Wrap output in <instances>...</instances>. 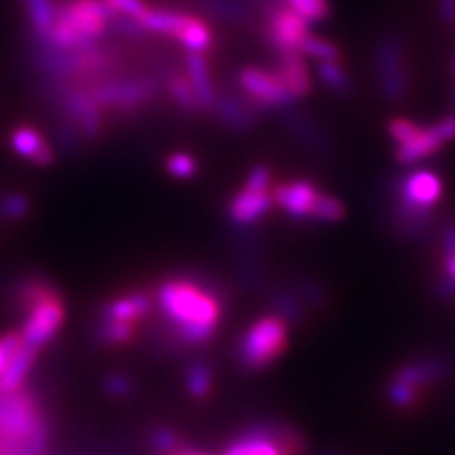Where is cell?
Wrapping results in <instances>:
<instances>
[{"mask_svg": "<svg viewBox=\"0 0 455 455\" xmlns=\"http://www.w3.org/2000/svg\"><path fill=\"white\" fill-rule=\"evenodd\" d=\"M162 319L175 346H205L217 334L226 292L207 274H180L164 279L154 292Z\"/></svg>", "mask_w": 455, "mask_h": 455, "instance_id": "6da1fadb", "label": "cell"}, {"mask_svg": "<svg viewBox=\"0 0 455 455\" xmlns=\"http://www.w3.org/2000/svg\"><path fill=\"white\" fill-rule=\"evenodd\" d=\"M12 294L25 315L20 331L23 344L33 349L50 344L65 323V302L57 284L46 275L31 274L13 281Z\"/></svg>", "mask_w": 455, "mask_h": 455, "instance_id": "7a4b0ae2", "label": "cell"}, {"mask_svg": "<svg viewBox=\"0 0 455 455\" xmlns=\"http://www.w3.org/2000/svg\"><path fill=\"white\" fill-rule=\"evenodd\" d=\"M289 323L275 313L254 319L241 334L235 355L247 372H264L289 349Z\"/></svg>", "mask_w": 455, "mask_h": 455, "instance_id": "3957f363", "label": "cell"}, {"mask_svg": "<svg viewBox=\"0 0 455 455\" xmlns=\"http://www.w3.org/2000/svg\"><path fill=\"white\" fill-rule=\"evenodd\" d=\"M222 455H306V440L287 423H260L230 440Z\"/></svg>", "mask_w": 455, "mask_h": 455, "instance_id": "277c9868", "label": "cell"}, {"mask_svg": "<svg viewBox=\"0 0 455 455\" xmlns=\"http://www.w3.org/2000/svg\"><path fill=\"white\" fill-rule=\"evenodd\" d=\"M97 105L118 112H137L147 107L160 90V80L154 75L137 76H101L88 85Z\"/></svg>", "mask_w": 455, "mask_h": 455, "instance_id": "5b68a950", "label": "cell"}, {"mask_svg": "<svg viewBox=\"0 0 455 455\" xmlns=\"http://www.w3.org/2000/svg\"><path fill=\"white\" fill-rule=\"evenodd\" d=\"M443 196V180L433 171H414L401 184V205L398 217L406 228H425L429 209Z\"/></svg>", "mask_w": 455, "mask_h": 455, "instance_id": "8992f818", "label": "cell"}, {"mask_svg": "<svg viewBox=\"0 0 455 455\" xmlns=\"http://www.w3.org/2000/svg\"><path fill=\"white\" fill-rule=\"evenodd\" d=\"M239 93L243 95L252 108L259 110H284L294 107L296 99L284 88L275 70L260 67H245L237 73Z\"/></svg>", "mask_w": 455, "mask_h": 455, "instance_id": "52a82bcc", "label": "cell"}, {"mask_svg": "<svg viewBox=\"0 0 455 455\" xmlns=\"http://www.w3.org/2000/svg\"><path fill=\"white\" fill-rule=\"evenodd\" d=\"M266 40L275 53L298 52L309 35V23L287 4L266 6Z\"/></svg>", "mask_w": 455, "mask_h": 455, "instance_id": "ba28073f", "label": "cell"}, {"mask_svg": "<svg viewBox=\"0 0 455 455\" xmlns=\"http://www.w3.org/2000/svg\"><path fill=\"white\" fill-rule=\"evenodd\" d=\"M55 16L65 20L84 38L99 42L108 31L110 10L103 0H55Z\"/></svg>", "mask_w": 455, "mask_h": 455, "instance_id": "9c48e42d", "label": "cell"}, {"mask_svg": "<svg viewBox=\"0 0 455 455\" xmlns=\"http://www.w3.org/2000/svg\"><path fill=\"white\" fill-rule=\"evenodd\" d=\"M453 374V364L444 355L427 353L411 359L393 370L391 378L404 381L406 386L418 389L419 393H427L433 387H440Z\"/></svg>", "mask_w": 455, "mask_h": 455, "instance_id": "30bf717a", "label": "cell"}, {"mask_svg": "<svg viewBox=\"0 0 455 455\" xmlns=\"http://www.w3.org/2000/svg\"><path fill=\"white\" fill-rule=\"evenodd\" d=\"M60 116L73 122L84 139L93 140L103 133V108L97 105L88 88L70 85L60 103Z\"/></svg>", "mask_w": 455, "mask_h": 455, "instance_id": "8fae6325", "label": "cell"}, {"mask_svg": "<svg viewBox=\"0 0 455 455\" xmlns=\"http://www.w3.org/2000/svg\"><path fill=\"white\" fill-rule=\"evenodd\" d=\"M378 76L381 92L393 101L403 99L408 92V76L404 67V48L395 36H387L381 40L378 48Z\"/></svg>", "mask_w": 455, "mask_h": 455, "instance_id": "7c38bea8", "label": "cell"}, {"mask_svg": "<svg viewBox=\"0 0 455 455\" xmlns=\"http://www.w3.org/2000/svg\"><path fill=\"white\" fill-rule=\"evenodd\" d=\"M451 139H455V114L436 125L418 127V132L406 142L396 145V160L401 164H416L443 148L444 142Z\"/></svg>", "mask_w": 455, "mask_h": 455, "instance_id": "4fadbf2b", "label": "cell"}, {"mask_svg": "<svg viewBox=\"0 0 455 455\" xmlns=\"http://www.w3.org/2000/svg\"><path fill=\"white\" fill-rule=\"evenodd\" d=\"M274 205L272 190H252L241 187V190H237L228 202L226 212L235 228H254L274 209Z\"/></svg>", "mask_w": 455, "mask_h": 455, "instance_id": "5bb4252c", "label": "cell"}, {"mask_svg": "<svg viewBox=\"0 0 455 455\" xmlns=\"http://www.w3.org/2000/svg\"><path fill=\"white\" fill-rule=\"evenodd\" d=\"M241 235L235 243V262H237V277L247 291L262 289L264 274H262V241L259 232L252 228H241Z\"/></svg>", "mask_w": 455, "mask_h": 455, "instance_id": "9a60e30c", "label": "cell"}, {"mask_svg": "<svg viewBox=\"0 0 455 455\" xmlns=\"http://www.w3.org/2000/svg\"><path fill=\"white\" fill-rule=\"evenodd\" d=\"M319 194L321 190L317 184L306 179L283 182L272 188L274 204L294 220H309L311 209L315 205Z\"/></svg>", "mask_w": 455, "mask_h": 455, "instance_id": "2e32d148", "label": "cell"}, {"mask_svg": "<svg viewBox=\"0 0 455 455\" xmlns=\"http://www.w3.org/2000/svg\"><path fill=\"white\" fill-rule=\"evenodd\" d=\"M154 294L147 291H133L120 296H114L103 306L101 317L110 321H124L137 324L139 321L147 319L154 309Z\"/></svg>", "mask_w": 455, "mask_h": 455, "instance_id": "e0dca14e", "label": "cell"}, {"mask_svg": "<svg viewBox=\"0 0 455 455\" xmlns=\"http://www.w3.org/2000/svg\"><path fill=\"white\" fill-rule=\"evenodd\" d=\"M212 112H215L222 125L235 133H247L256 125V110L241 93L217 95Z\"/></svg>", "mask_w": 455, "mask_h": 455, "instance_id": "ac0fdd59", "label": "cell"}, {"mask_svg": "<svg viewBox=\"0 0 455 455\" xmlns=\"http://www.w3.org/2000/svg\"><path fill=\"white\" fill-rule=\"evenodd\" d=\"M10 145L21 158L33 162L36 167H50L55 160V150L35 127L20 125L10 135Z\"/></svg>", "mask_w": 455, "mask_h": 455, "instance_id": "d6986e66", "label": "cell"}, {"mask_svg": "<svg viewBox=\"0 0 455 455\" xmlns=\"http://www.w3.org/2000/svg\"><path fill=\"white\" fill-rule=\"evenodd\" d=\"M277 57L279 61H277L275 75L284 84V88L291 92V95L296 99V101L302 97H307L311 93V76L302 53L284 52V53H277Z\"/></svg>", "mask_w": 455, "mask_h": 455, "instance_id": "ffe728a7", "label": "cell"}, {"mask_svg": "<svg viewBox=\"0 0 455 455\" xmlns=\"http://www.w3.org/2000/svg\"><path fill=\"white\" fill-rule=\"evenodd\" d=\"M184 73H187L192 84L199 110L212 112L219 93L215 90V84H212L211 68L204 53H187V70H184Z\"/></svg>", "mask_w": 455, "mask_h": 455, "instance_id": "44dd1931", "label": "cell"}, {"mask_svg": "<svg viewBox=\"0 0 455 455\" xmlns=\"http://www.w3.org/2000/svg\"><path fill=\"white\" fill-rule=\"evenodd\" d=\"M283 120L287 124L291 133L300 137L307 147L315 150H329L332 147L329 135H326L315 122L307 118L300 110H296L294 107L283 110Z\"/></svg>", "mask_w": 455, "mask_h": 455, "instance_id": "7402d4cb", "label": "cell"}, {"mask_svg": "<svg viewBox=\"0 0 455 455\" xmlns=\"http://www.w3.org/2000/svg\"><path fill=\"white\" fill-rule=\"evenodd\" d=\"M173 40L179 42L187 53H205L212 46V31L202 18L187 13Z\"/></svg>", "mask_w": 455, "mask_h": 455, "instance_id": "603a6c76", "label": "cell"}, {"mask_svg": "<svg viewBox=\"0 0 455 455\" xmlns=\"http://www.w3.org/2000/svg\"><path fill=\"white\" fill-rule=\"evenodd\" d=\"M36 353L38 349H33L28 346H21V349L16 353V357L10 361L6 366L3 378H0V391H18L23 387V381L27 379L28 372L36 361Z\"/></svg>", "mask_w": 455, "mask_h": 455, "instance_id": "cb8c5ba5", "label": "cell"}, {"mask_svg": "<svg viewBox=\"0 0 455 455\" xmlns=\"http://www.w3.org/2000/svg\"><path fill=\"white\" fill-rule=\"evenodd\" d=\"M184 18H187V12L169 10V8H148V12L139 21L142 27H145L147 33L173 38L179 31V27L182 25Z\"/></svg>", "mask_w": 455, "mask_h": 455, "instance_id": "d4e9b609", "label": "cell"}, {"mask_svg": "<svg viewBox=\"0 0 455 455\" xmlns=\"http://www.w3.org/2000/svg\"><path fill=\"white\" fill-rule=\"evenodd\" d=\"M383 396L389 403L391 408L398 410V411H414L419 410L423 406L425 395L419 393L418 389L406 386L404 381H398L395 378H387L386 386H383Z\"/></svg>", "mask_w": 455, "mask_h": 455, "instance_id": "484cf974", "label": "cell"}, {"mask_svg": "<svg viewBox=\"0 0 455 455\" xmlns=\"http://www.w3.org/2000/svg\"><path fill=\"white\" fill-rule=\"evenodd\" d=\"M269 302H272L275 315L283 317L289 324L300 323L304 319L306 304L302 302V298L298 296V292L291 287L272 289V294H269Z\"/></svg>", "mask_w": 455, "mask_h": 455, "instance_id": "4316f807", "label": "cell"}, {"mask_svg": "<svg viewBox=\"0 0 455 455\" xmlns=\"http://www.w3.org/2000/svg\"><path fill=\"white\" fill-rule=\"evenodd\" d=\"M137 334V324L124 323V321H110L99 319L95 326V341L99 346H125Z\"/></svg>", "mask_w": 455, "mask_h": 455, "instance_id": "83f0119b", "label": "cell"}, {"mask_svg": "<svg viewBox=\"0 0 455 455\" xmlns=\"http://www.w3.org/2000/svg\"><path fill=\"white\" fill-rule=\"evenodd\" d=\"M199 6L212 18L232 23H247L251 8L245 0H199Z\"/></svg>", "mask_w": 455, "mask_h": 455, "instance_id": "f1b7e54d", "label": "cell"}, {"mask_svg": "<svg viewBox=\"0 0 455 455\" xmlns=\"http://www.w3.org/2000/svg\"><path fill=\"white\" fill-rule=\"evenodd\" d=\"M165 85H167V92H169L171 99H173V103L182 112L194 114L199 110L194 90H192V84H190L187 73H171L165 78Z\"/></svg>", "mask_w": 455, "mask_h": 455, "instance_id": "f546056e", "label": "cell"}, {"mask_svg": "<svg viewBox=\"0 0 455 455\" xmlns=\"http://www.w3.org/2000/svg\"><path fill=\"white\" fill-rule=\"evenodd\" d=\"M33 211L31 197L23 192L12 190L0 194V217L8 222H20L25 220Z\"/></svg>", "mask_w": 455, "mask_h": 455, "instance_id": "4dcf8cb0", "label": "cell"}, {"mask_svg": "<svg viewBox=\"0 0 455 455\" xmlns=\"http://www.w3.org/2000/svg\"><path fill=\"white\" fill-rule=\"evenodd\" d=\"M31 31L35 35H46L55 20V0H23Z\"/></svg>", "mask_w": 455, "mask_h": 455, "instance_id": "1f68e13d", "label": "cell"}, {"mask_svg": "<svg viewBox=\"0 0 455 455\" xmlns=\"http://www.w3.org/2000/svg\"><path fill=\"white\" fill-rule=\"evenodd\" d=\"M187 389L188 393L202 401L212 391V368L207 363H192L187 370Z\"/></svg>", "mask_w": 455, "mask_h": 455, "instance_id": "d6a6232c", "label": "cell"}, {"mask_svg": "<svg viewBox=\"0 0 455 455\" xmlns=\"http://www.w3.org/2000/svg\"><path fill=\"white\" fill-rule=\"evenodd\" d=\"M298 52H300L302 55L313 57V60H317L319 63H323V61H339L341 60V53H339V50H338L334 42L321 38V36H315L311 33L304 38V42L300 44V50H298Z\"/></svg>", "mask_w": 455, "mask_h": 455, "instance_id": "836d02e7", "label": "cell"}, {"mask_svg": "<svg viewBox=\"0 0 455 455\" xmlns=\"http://www.w3.org/2000/svg\"><path fill=\"white\" fill-rule=\"evenodd\" d=\"M346 217V207L338 197L321 192L315 205L311 209L309 220L315 222H338Z\"/></svg>", "mask_w": 455, "mask_h": 455, "instance_id": "e575fe53", "label": "cell"}, {"mask_svg": "<svg viewBox=\"0 0 455 455\" xmlns=\"http://www.w3.org/2000/svg\"><path fill=\"white\" fill-rule=\"evenodd\" d=\"M283 4L292 8L307 23H319L331 16L329 0H283Z\"/></svg>", "mask_w": 455, "mask_h": 455, "instance_id": "d590c367", "label": "cell"}, {"mask_svg": "<svg viewBox=\"0 0 455 455\" xmlns=\"http://www.w3.org/2000/svg\"><path fill=\"white\" fill-rule=\"evenodd\" d=\"M317 70L324 85H329L332 92L347 93L351 90L349 76L346 75V70L339 65V61H323L319 63Z\"/></svg>", "mask_w": 455, "mask_h": 455, "instance_id": "8d00e7d4", "label": "cell"}, {"mask_svg": "<svg viewBox=\"0 0 455 455\" xmlns=\"http://www.w3.org/2000/svg\"><path fill=\"white\" fill-rule=\"evenodd\" d=\"M165 169L175 179H192L197 173V162L187 152H175L165 160Z\"/></svg>", "mask_w": 455, "mask_h": 455, "instance_id": "74e56055", "label": "cell"}, {"mask_svg": "<svg viewBox=\"0 0 455 455\" xmlns=\"http://www.w3.org/2000/svg\"><path fill=\"white\" fill-rule=\"evenodd\" d=\"M82 140L84 137L78 132V127L73 122L60 116V122H57V142H60L61 150L67 154H76L80 150Z\"/></svg>", "mask_w": 455, "mask_h": 455, "instance_id": "f35d334b", "label": "cell"}, {"mask_svg": "<svg viewBox=\"0 0 455 455\" xmlns=\"http://www.w3.org/2000/svg\"><path fill=\"white\" fill-rule=\"evenodd\" d=\"M108 28L114 31L120 36L125 38H142L147 36L148 33L145 31V27L140 25L139 20L130 18V16H122V13H110V20H108Z\"/></svg>", "mask_w": 455, "mask_h": 455, "instance_id": "ab89813d", "label": "cell"}, {"mask_svg": "<svg viewBox=\"0 0 455 455\" xmlns=\"http://www.w3.org/2000/svg\"><path fill=\"white\" fill-rule=\"evenodd\" d=\"M298 296L302 298V302L311 307H323L326 304V291L321 287L319 281L311 277H302L296 283Z\"/></svg>", "mask_w": 455, "mask_h": 455, "instance_id": "60d3db41", "label": "cell"}, {"mask_svg": "<svg viewBox=\"0 0 455 455\" xmlns=\"http://www.w3.org/2000/svg\"><path fill=\"white\" fill-rule=\"evenodd\" d=\"M110 13H122V16H130L140 20L148 12V4L145 0H103Z\"/></svg>", "mask_w": 455, "mask_h": 455, "instance_id": "b9f144b4", "label": "cell"}, {"mask_svg": "<svg viewBox=\"0 0 455 455\" xmlns=\"http://www.w3.org/2000/svg\"><path fill=\"white\" fill-rule=\"evenodd\" d=\"M23 339L20 332H6L0 336V378H3L6 366L16 357V353L21 349Z\"/></svg>", "mask_w": 455, "mask_h": 455, "instance_id": "7bdbcfd3", "label": "cell"}, {"mask_svg": "<svg viewBox=\"0 0 455 455\" xmlns=\"http://www.w3.org/2000/svg\"><path fill=\"white\" fill-rule=\"evenodd\" d=\"M243 187L252 190H272L274 188V175L267 165H254L245 179Z\"/></svg>", "mask_w": 455, "mask_h": 455, "instance_id": "ee69618b", "label": "cell"}, {"mask_svg": "<svg viewBox=\"0 0 455 455\" xmlns=\"http://www.w3.org/2000/svg\"><path fill=\"white\" fill-rule=\"evenodd\" d=\"M152 446L160 455H164V453L173 451L177 446H180V440L173 431L160 427V429H156L152 433Z\"/></svg>", "mask_w": 455, "mask_h": 455, "instance_id": "f6af8a7d", "label": "cell"}, {"mask_svg": "<svg viewBox=\"0 0 455 455\" xmlns=\"http://www.w3.org/2000/svg\"><path fill=\"white\" fill-rule=\"evenodd\" d=\"M105 389H107L108 395H112V396H127V395L133 393L135 383H133V379L125 378V376H122V374H114V376H108V378H107Z\"/></svg>", "mask_w": 455, "mask_h": 455, "instance_id": "bcb514c9", "label": "cell"}, {"mask_svg": "<svg viewBox=\"0 0 455 455\" xmlns=\"http://www.w3.org/2000/svg\"><path fill=\"white\" fill-rule=\"evenodd\" d=\"M440 16L446 21L455 20V0H440Z\"/></svg>", "mask_w": 455, "mask_h": 455, "instance_id": "7dc6e473", "label": "cell"}, {"mask_svg": "<svg viewBox=\"0 0 455 455\" xmlns=\"http://www.w3.org/2000/svg\"><path fill=\"white\" fill-rule=\"evenodd\" d=\"M444 249L448 254L455 252V226L448 228L446 234H444Z\"/></svg>", "mask_w": 455, "mask_h": 455, "instance_id": "c3c4849f", "label": "cell"}, {"mask_svg": "<svg viewBox=\"0 0 455 455\" xmlns=\"http://www.w3.org/2000/svg\"><path fill=\"white\" fill-rule=\"evenodd\" d=\"M446 274H448V279L455 284V252L448 254V259H446Z\"/></svg>", "mask_w": 455, "mask_h": 455, "instance_id": "681fc988", "label": "cell"}, {"mask_svg": "<svg viewBox=\"0 0 455 455\" xmlns=\"http://www.w3.org/2000/svg\"><path fill=\"white\" fill-rule=\"evenodd\" d=\"M260 3H262L264 6H274V4H279V3H283V0H260Z\"/></svg>", "mask_w": 455, "mask_h": 455, "instance_id": "f907efd6", "label": "cell"}, {"mask_svg": "<svg viewBox=\"0 0 455 455\" xmlns=\"http://www.w3.org/2000/svg\"><path fill=\"white\" fill-rule=\"evenodd\" d=\"M321 455H341V453H334V451H324V453H321Z\"/></svg>", "mask_w": 455, "mask_h": 455, "instance_id": "816d5d0a", "label": "cell"}, {"mask_svg": "<svg viewBox=\"0 0 455 455\" xmlns=\"http://www.w3.org/2000/svg\"><path fill=\"white\" fill-rule=\"evenodd\" d=\"M0 222H3V217H0Z\"/></svg>", "mask_w": 455, "mask_h": 455, "instance_id": "f5cc1de1", "label": "cell"}, {"mask_svg": "<svg viewBox=\"0 0 455 455\" xmlns=\"http://www.w3.org/2000/svg\"><path fill=\"white\" fill-rule=\"evenodd\" d=\"M453 70H455V63H453Z\"/></svg>", "mask_w": 455, "mask_h": 455, "instance_id": "db71d44e", "label": "cell"}, {"mask_svg": "<svg viewBox=\"0 0 455 455\" xmlns=\"http://www.w3.org/2000/svg\"><path fill=\"white\" fill-rule=\"evenodd\" d=\"M204 455H209V453H204Z\"/></svg>", "mask_w": 455, "mask_h": 455, "instance_id": "11a10c76", "label": "cell"}]
</instances>
